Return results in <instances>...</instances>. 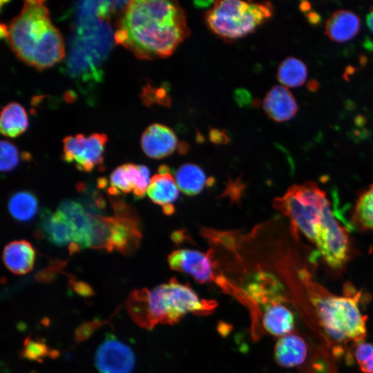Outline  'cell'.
<instances>
[{
  "label": "cell",
  "mask_w": 373,
  "mask_h": 373,
  "mask_svg": "<svg viewBox=\"0 0 373 373\" xmlns=\"http://www.w3.org/2000/svg\"><path fill=\"white\" fill-rule=\"evenodd\" d=\"M190 34L186 15L177 1H130L117 23L114 39L137 58L171 55Z\"/></svg>",
  "instance_id": "obj_1"
},
{
  "label": "cell",
  "mask_w": 373,
  "mask_h": 373,
  "mask_svg": "<svg viewBox=\"0 0 373 373\" xmlns=\"http://www.w3.org/2000/svg\"><path fill=\"white\" fill-rule=\"evenodd\" d=\"M292 226L315 244L326 263L341 268L348 258L349 241L336 220L326 193L314 182L294 184L273 202Z\"/></svg>",
  "instance_id": "obj_2"
},
{
  "label": "cell",
  "mask_w": 373,
  "mask_h": 373,
  "mask_svg": "<svg viewBox=\"0 0 373 373\" xmlns=\"http://www.w3.org/2000/svg\"><path fill=\"white\" fill-rule=\"evenodd\" d=\"M1 36L7 39L19 59L39 70L52 66L65 55L63 37L43 1H24L11 23L1 24Z\"/></svg>",
  "instance_id": "obj_3"
},
{
  "label": "cell",
  "mask_w": 373,
  "mask_h": 373,
  "mask_svg": "<svg viewBox=\"0 0 373 373\" xmlns=\"http://www.w3.org/2000/svg\"><path fill=\"white\" fill-rule=\"evenodd\" d=\"M216 306V301L200 299L188 285L175 279L150 291L137 290L128 300V311L133 320L149 329L160 323L175 324L189 313L208 314Z\"/></svg>",
  "instance_id": "obj_4"
},
{
  "label": "cell",
  "mask_w": 373,
  "mask_h": 373,
  "mask_svg": "<svg viewBox=\"0 0 373 373\" xmlns=\"http://www.w3.org/2000/svg\"><path fill=\"white\" fill-rule=\"evenodd\" d=\"M312 303L327 336L333 342L361 343L366 336L367 317L359 309L360 293L347 287L344 296H336L303 273Z\"/></svg>",
  "instance_id": "obj_5"
},
{
  "label": "cell",
  "mask_w": 373,
  "mask_h": 373,
  "mask_svg": "<svg viewBox=\"0 0 373 373\" xmlns=\"http://www.w3.org/2000/svg\"><path fill=\"white\" fill-rule=\"evenodd\" d=\"M273 12L269 2L216 1L206 12L205 21L216 35L232 41L254 32L272 16Z\"/></svg>",
  "instance_id": "obj_6"
},
{
  "label": "cell",
  "mask_w": 373,
  "mask_h": 373,
  "mask_svg": "<svg viewBox=\"0 0 373 373\" xmlns=\"http://www.w3.org/2000/svg\"><path fill=\"white\" fill-rule=\"evenodd\" d=\"M113 207L115 214L104 216V249L131 253L137 248L142 238L138 218L133 211L121 201H114Z\"/></svg>",
  "instance_id": "obj_7"
},
{
  "label": "cell",
  "mask_w": 373,
  "mask_h": 373,
  "mask_svg": "<svg viewBox=\"0 0 373 373\" xmlns=\"http://www.w3.org/2000/svg\"><path fill=\"white\" fill-rule=\"evenodd\" d=\"M106 142L107 136L104 133L68 136L63 140L62 158L66 162H73L79 171H91L102 165Z\"/></svg>",
  "instance_id": "obj_8"
},
{
  "label": "cell",
  "mask_w": 373,
  "mask_h": 373,
  "mask_svg": "<svg viewBox=\"0 0 373 373\" xmlns=\"http://www.w3.org/2000/svg\"><path fill=\"white\" fill-rule=\"evenodd\" d=\"M171 269L192 276L200 283L216 280V260L211 249L207 254L198 250L181 249L173 251L168 257Z\"/></svg>",
  "instance_id": "obj_9"
},
{
  "label": "cell",
  "mask_w": 373,
  "mask_h": 373,
  "mask_svg": "<svg viewBox=\"0 0 373 373\" xmlns=\"http://www.w3.org/2000/svg\"><path fill=\"white\" fill-rule=\"evenodd\" d=\"M95 363L99 373H131L135 357L128 345L111 335L97 350Z\"/></svg>",
  "instance_id": "obj_10"
},
{
  "label": "cell",
  "mask_w": 373,
  "mask_h": 373,
  "mask_svg": "<svg viewBox=\"0 0 373 373\" xmlns=\"http://www.w3.org/2000/svg\"><path fill=\"white\" fill-rule=\"evenodd\" d=\"M151 182L149 169L144 165L126 164L116 168L111 174L108 191L111 194L133 191L140 199L147 193Z\"/></svg>",
  "instance_id": "obj_11"
},
{
  "label": "cell",
  "mask_w": 373,
  "mask_h": 373,
  "mask_svg": "<svg viewBox=\"0 0 373 373\" xmlns=\"http://www.w3.org/2000/svg\"><path fill=\"white\" fill-rule=\"evenodd\" d=\"M59 211L70 224L78 249L91 247L93 222L91 215L78 202L64 200L58 206Z\"/></svg>",
  "instance_id": "obj_12"
},
{
  "label": "cell",
  "mask_w": 373,
  "mask_h": 373,
  "mask_svg": "<svg viewBox=\"0 0 373 373\" xmlns=\"http://www.w3.org/2000/svg\"><path fill=\"white\" fill-rule=\"evenodd\" d=\"M144 153L153 159H162L175 152L178 142L175 132L162 124L150 125L142 133L140 140Z\"/></svg>",
  "instance_id": "obj_13"
},
{
  "label": "cell",
  "mask_w": 373,
  "mask_h": 373,
  "mask_svg": "<svg viewBox=\"0 0 373 373\" xmlns=\"http://www.w3.org/2000/svg\"><path fill=\"white\" fill-rule=\"evenodd\" d=\"M40 216L39 231L46 239L59 247L68 245L71 252L79 249L70 224L59 211L45 209Z\"/></svg>",
  "instance_id": "obj_14"
},
{
  "label": "cell",
  "mask_w": 373,
  "mask_h": 373,
  "mask_svg": "<svg viewBox=\"0 0 373 373\" xmlns=\"http://www.w3.org/2000/svg\"><path fill=\"white\" fill-rule=\"evenodd\" d=\"M179 191L170 169L162 165L158 173L151 179L147 194L155 204L162 207L165 214L171 215L174 212L173 204L179 197Z\"/></svg>",
  "instance_id": "obj_15"
},
{
  "label": "cell",
  "mask_w": 373,
  "mask_h": 373,
  "mask_svg": "<svg viewBox=\"0 0 373 373\" xmlns=\"http://www.w3.org/2000/svg\"><path fill=\"white\" fill-rule=\"evenodd\" d=\"M262 108L274 121L283 122L293 118L298 111V104L292 93L283 86H275L266 94Z\"/></svg>",
  "instance_id": "obj_16"
},
{
  "label": "cell",
  "mask_w": 373,
  "mask_h": 373,
  "mask_svg": "<svg viewBox=\"0 0 373 373\" xmlns=\"http://www.w3.org/2000/svg\"><path fill=\"white\" fill-rule=\"evenodd\" d=\"M360 24V19L355 13L340 10L332 13L326 21L325 34L332 41L345 42L358 33Z\"/></svg>",
  "instance_id": "obj_17"
},
{
  "label": "cell",
  "mask_w": 373,
  "mask_h": 373,
  "mask_svg": "<svg viewBox=\"0 0 373 373\" xmlns=\"http://www.w3.org/2000/svg\"><path fill=\"white\" fill-rule=\"evenodd\" d=\"M307 354V346L300 336L289 334L280 337L274 348V359L277 364L291 367L302 364Z\"/></svg>",
  "instance_id": "obj_18"
},
{
  "label": "cell",
  "mask_w": 373,
  "mask_h": 373,
  "mask_svg": "<svg viewBox=\"0 0 373 373\" xmlns=\"http://www.w3.org/2000/svg\"><path fill=\"white\" fill-rule=\"evenodd\" d=\"M35 259V249L26 240L11 242L5 247L3 251V260L6 267L18 275L30 272L33 268Z\"/></svg>",
  "instance_id": "obj_19"
},
{
  "label": "cell",
  "mask_w": 373,
  "mask_h": 373,
  "mask_svg": "<svg viewBox=\"0 0 373 373\" xmlns=\"http://www.w3.org/2000/svg\"><path fill=\"white\" fill-rule=\"evenodd\" d=\"M262 321L266 332L275 336L289 334L294 327V314L282 303L267 306Z\"/></svg>",
  "instance_id": "obj_20"
},
{
  "label": "cell",
  "mask_w": 373,
  "mask_h": 373,
  "mask_svg": "<svg viewBox=\"0 0 373 373\" xmlns=\"http://www.w3.org/2000/svg\"><path fill=\"white\" fill-rule=\"evenodd\" d=\"M28 125L24 108L17 102L6 105L1 113L0 131L2 135L15 137L23 133Z\"/></svg>",
  "instance_id": "obj_21"
},
{
  "label": "cell",
  "mask_w": 373,
  "mask_h": 373,
  "mask_svg": "<svg viewBox=\"0 0 373 373\" xmlns=\"http://www.w3.org/2000/svg\"><path fill=\"white\" fill-rule=\"evenodd\" d=\"M175 180L180 191L187 195L200 193L207 184L204 171L192 163L181 165L175 172Z\"/></svg>",
  "instance_id": "obj_22"
},
{
  "label": "cell",
  "mask_w": 373,
  "mask_h": 373,
  "mask_svg": "<svg viewBox=\"0 0 373 373\" xmlns=\"http://www.w3.org/2000/svg\"><path fill=\"white\" fill-rule=\"evenodd\" d=\"M8 209L11 216L17 221L31 220L38 210L36 196L28 191H20L12 194L8 202Z\"/></svg>",
  "instance_id": "obj_23"
},
{
  "label": "cell",
  "mask_w": 373,
  "mask_h": 373,
  "mask_svg": "<svg viewBox=\"0 0 373 373\" xmlns=\"http://www.w3.org/2000/svg\"><path fill=\"white\" fill-rule=\"evenodd\" d=\"M307 76V68L300 59L286 57L278 66L276 77L285 87H298L303 85Z\"/></svg>",
  "instance_id": "obj_24"
},
{
  "label": "cell",
  "mask_w": 373,
  "mask_h": 373,
  "mask_svg": "<svg viewBox=\"0 0 373 373\" xmlns=\"http://www.w3.org/2000/svg\"><path fill=\"white\" fill-rule=\"evenodd\" d=\"M352 221L359 229L373 231V184L358 199Z\"/></svg>",
  "instance_id": "obj_25"
},
{
  "label": "cell",
  "mask_w": 373,
  "mask_h": 373,
  "mask_svg": "<svg viewBox=\"0 0 373 373\" xmlns=\"http://www.w3.org/2000/svg\"><path fill=\"white\" fill-rule=\"evenodd\" d=\"M19 153L17 148L7 140L0 143V168L2 172L13 170L19 164Z\"/></svg>",
  "instance_id": "obj_26"
},
{
  "label": "cell",
  "mask_w": 373,
  "mask_h": 373,
  "mask_svg": "<svg viewBox=\"0 0 373 373\" xmlns=\"http://www.w3.org/2000/svg\"><path fill=\"white\" fill-rule=\"evenodd\" d=\"M48 352V348L44 343L27 338L22 350V356L29 360L39 361Z\"/></svg>",
  "instance_id": "obj_27"
},
{
  "label": "cell",
  "mask_w": 373,
  "mask_h": 373,
  "mask_svg": "<svg viewBox=\"0 0 373 373\" xmlns=\"http://www.w3.org/2000/svg\"><path fill=\"white\" fill-rule=\"evenodd\" d=\"M354 355L358 364L362 365L373 358V344L364 342L357 344Z\"/></svg>",
  "instance_id": "obj_28"
},
{
  "label": "cell",
  "mask_w": 373,
  "mask_h": 373,
  "mask_svg": "<svg viewBox=\"0 0 373 373\" xmlns=\"http://www.w3.org/2000/svg\"><path fill=\"white\" fill-rule=\"evenodd\" d=\"M210 139L211 141L216 143H222L227 140V136L224 133L215 128H212L210 131Z\"/></svg>",
  "instance_id": "obj_29"
},
{
  "label": "cell",
  "mask_w": 373,
  "mask_h": 373,
  "mask_svg": "<svg viewBox=\"0 0 373 373\" xmlns=\"http://www.w3.org/2000/svg\"><path fill=\"white\" fill-rule=\"evenodd\" d=\"M306 18L308 22L313 26H317L321 22V15L315 11L311 10L307 12L306 14Z\"/></svg>",
  "instance_id": "obj_30"
},
{
  "label": "cell",
  "mask_w": 373,
  "mask_h": 373,
  "mask_svg": "<svg viewBox=\"0 0 373 373\" xmlns=\"http://www.w3.org/2000/svg\"><path fill=\"white\" fill-rule=\"evenodd\" d=\"M74 289L77 293H79L82 295H90L92 291L88 286L84 283H75Z\"/></svg>",
  "instance_id": "obj_31"
},
{
  "label": "cell",
  "mask_w": 373,
  "mask_h": 373,
  "mask_svg": "<svg viewBox=\"0 0 373 373\" xmlns=\"http://www.w3.org/2000/svg\"><path fill=\"white\" fill-rule=\"evenodd\" d=\"M366 23L369 28V29L371 30V32L373 33V7L370 8L367 17H366Z\"/></svg>",
  "instance_id": "obj_32"
},
{
  "label": "cell",
  "mask_w": 373,
  "mask_h": 373,
  "mask_svg": "<svg viewBox=\"0 0 373 373\" xmlns=\"http://www.w3.org/2000/svg\"><path fill=\"white\" fill-rule=\"evenodd\" d=\"M307 89L311 92H315L319 88V83L316 79H311L307 84Z\"/></svg>",
  "instance_id": "obj_33"
},
{
  "label": "cell",
  "mask_w": 373,
  "mask_h": 373,
  "mask_svg": "<svg viewBox=\"0 0 373 373\" xmlns=\"http://www.w3.org/2000/svg\"><path fill=\"white\" fill-rule=\"evenodd\" d=\"M299 8L302 12L307 14V12L311 11L312 6H311V3L309 1H303L300 2V3L299 5Z\"/></svg>",
  "instance_id": "obj_34"
},
{
  "label": "cell",
  "mask_w": 373,
  "mask_h": 373,
  "mask_svg": "<svg viewBox=\"0 0 373 373\" xmlns=\"http://www.w3.org/2000/svg\"><path fill=\"white\" fill-rule=\"evenodd\" d=\"M356 123L358 125H361L365 124V118L363 116H358L355 119Z\"/></svg>",
  "instance_id": "obj_35"
}]
</instances>
